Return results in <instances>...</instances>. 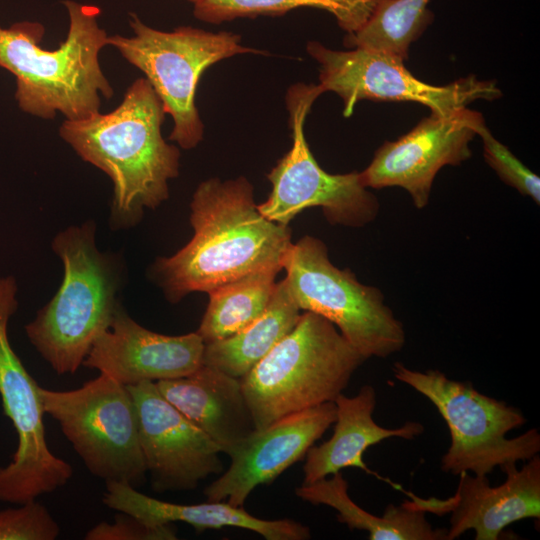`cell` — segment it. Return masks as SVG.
I'll use <instances>...</instances> for the list:
<instances>
[{
  "mask_svg": "<svg viewBox=\"0 0 540 540\" xmlns=\"http://www.w3.org/2000/svg\"><path fill=\"white\" fill-rule=\"evenodd\" d=\"M69 27L53 50L41 47L45 28L32 21L0 26V67L15 76V99L23 112L41 119L79 120L100 112L102 98L113 94L99 55L108 46L100 27L101 10L94 5L64 0Z\"/></svg>",
  "mask_w": 540,
  "mask_h": 540,
  "instance_id": "3",
  "label": "cell"
},
{
  "mask_svg": "<svg viewBox=\"0 0 540 540\" xmlns=\"http://www.w3.org/2000/svg\"><path fill=\"white\" fill-rule=\"evenodd\" d=\"M134 400L141 450L156 492L195 489L221 473L219 447L159 392L156 383L127 386Z\"/></svg>",
  "mask_w": 540,
  "mask_h": 540,
  "instance_id": "14",
  "label": "cell"
},
{
  "mask_svg": "<svg viewBox=\"0 0 540 540\" xmlns=\"http://www.w3.org/2000/svg\"><path fill=\"white\" fill-rule=\"evenodd\" d=\"M204 347L197 332L169 336L150 331L119 304L110 327L94 342L82 365L132 386L192 374L203 365Z\"/></svg>",
  "mask_w": 540,
  "mask_h": 540,
  "instance_id": "17",
  "label": "cell"
},
{
  "mask_svg": "<svg viewBox=\"0 0 540 540\" xmlns=\"http://www.w3.org/2000/svg\"><path fill=\"white\" fill-rule=\"evenodd\" d=\"M166 113L150 83L138 78L108 113L64 120L60 137L85 162L112 181L111 223L136 224L145 208L169 197V181L179 175L180 151L162 136Z\"/></svg>",
  "mask_w": 540,
  "mask_h": 540,
  "instance_id": "2",
  "label": "cell"
},
{
  "mask_svg": "<svg viewBox=\"0 0 540 540\" xmlns=\"http://www.w3.org/2000/svg\"><path fill=\"white\" fill-rule=\"evenodd\" d=\"M365 360L332 322L304 311L292 331L240 379L255 429L334 402Z\"/></svg>",
  "mask_w": 540,
  "mask_h": 540,
  "instance_id": "5",
  "label": "cell"
},
{
  "mask_svg": "<svg viewBox=\"0 0 540 540\" xmlns=\"http://www.w3.org/2000/svg\"><path fill=\"white\" fill-rule=\"evenodd\" d=\"M161 395L228 454L255 430L241 380L208 365L155 382Z\"/></svg>",
  "mask_w": 540,
  "mask_h": 540,
  "instance_id": "18",
  "label": "cell"
},
{
  "mask_svg": "<svg viewBox=\"0 0 540 540\" xmlns=\"http://www.w3.org/2000/svg\"><path fill=\"white\" fill-rule=\"evenodd\" d=\"M188 1H190V2H192V3H195V2L198 1V0H188Z\"/></svg>",
  "mask_w": 540,
  "mask_h": 540,
  "instance_id": "29",
  "label": "cell"
},
{
  "mask_svg": "<svg viewBox=\"0 0 540 540\" xmlns=\"http://www.w3.org/2000/svg\"><path fill=\"white\" fill-rule=\"evenodd\" d=\"M283 269L300 310L332 322L366 359L387 358L404 347V326L381 290L359 282L351 270L333 265L319 238L307 235L292 243Z\"/></svg>",
  "mask_w": 540,
  "mask_h": 540,
  "instance_id": "8",
  "label": "cell"
},
{
  "mask_svg": "<svg viewBox=\"0 0 540 540\" xmlns=\"http://www.w3.org/2000/svg\"><path fill=\"white\" fill-rule=\"evenodd\" d=\"M378 0H198L193 3L194 16L207 23L220 24L236 18L261 15L278 16L302 7L331 13L346 34L360 29L371 15Z\"/></svg>",
  "mask_w": 540,
  "mask_h": 540,
  "instance_id": "25",
  "label": "cell"
},
{
  "mask_svg": "<svg viewBox=\"0 0 540 540\" xmlns=\"http://www.w3.org/2000/svg\"><path fill=\"white\" fill-rule=\"evenodd\" d=\"M506 480L491 486L487 476L462 472L453 496L447 499H423L410 494V502L425 513H450L447 540L458 539L469 530L475 540H498L510 524L540 519V457L535 455L520 468L511 465L502 470Z\"/></svg>",
  "mask_w": 540,
  "mask_h": 540,
  "instance_id": "16",
  "label": "cell"
},
{
  "mask_svg": "<svg viewBox=\"0 0 540 540\" xmlns=\"http://www.w3.org/2000/svg\"><path fill=\"white\" fill-rule=\"evenodd\" d=\"M324 93L319 85L298 83L286 94L292 146L267 174L272 185L260 213L288 225L307 208L320 207L328 223L359 228L378 215L379 201L365 187L359 172L330 174L315 160L304 133V123L314 101Z\"/></svg>",
  "mask_w": 540,
  "mask_h": 540,
  "instance_id": "10",
  "label": "cell"
},
{
  "mask_svg": "<svg viewBox=\"0 0 540 540\" xmlns=\"http://www.w3.org/2000/svg\"><path fill=\"white\" fill-rule=\"evenodd\" d=\"M335 419V403L327 402L255 429L227 454L230 466L205 488L207 500L227 499L243 507L257 486L271 483L301 460Z\"/></svg>",
  "mask_w": 540,
  "mask_h": 540,
  "instance_id": "15",
  "label": "cell"
},
{
  "mask_svg": "<svg viewBox=\"0 0 540 540\" xmlns=\"http://www.w3.org/2000/svg\"><path fill=\"white\" fill-rule=\"evenodd\" d=\"M308 54L319 64V86L336 93L343 101V115L350 117L363 100L416 102L432 113L448 114L476 100H496L502 96L494 81L470 75L437 86L416 78L404 61L362 48L333 50L319 42L307 44Z\"/></svg>",
  "mask_w": 540,
  "mask_h": 540,
  "instance_id": "12",
  "label": "cell"
},
{
  "mask_svg": "<svg viewBox=\"0 0 540 540\" xmlns=\"http://www.w3.org/2000/svg\"><path fill=\"white\" fill-rule=\"evenodd\" d=\"M95 230V223L88 221L54 237L52 250L62 261L63 280L25 326L30 343L59 375L79 369L119 305L120 266L97 248Z\"/></svg>",
  "mask_w": 540,
  "mask_h": 540,
  "instance_id": "4",
  "label": "cell"
},
{
  "mask_svg": "<svg viewBox=\"0 0 540 540\" xmlns=\"http://www.w3.org/2000/svg\"><path fill=\"white\" fill-rule=\"evenodd\" d=\"M85 540H173L177 539L176 530L170 524L151 526L141 519L119 512L114 522L102 521L85 534Z\"/></svg>",
  "mask_w": 540,
  "mask_h": 540,
  "instance_id": "28",
  "label": "cell"
},
{
  "mask_svg": "<svg viewBox=\"0 0 540 540\" xmlns=\"http://www.w3.org/2000/svg\"><path fill=\"white\" fill-rule=\"evenodd\" d=\"M257 205L243 176L198 185L190 203L192 239L172 256L159 257L150 271L169 302L251 273L283 269L291 230L265 218Z\"/></svg>",
  "mask_w": 540,
  "mask_h": 540,
  "instance_id": "1",
  "label": "cell"
},
{
  "mask_svg": "<svg viewBox=\"0 0 540 540\" xmlns=\"http://www.w3.org/2000/svg\"><path fill=\"white\" fill-rule=\"evenodd\" d=\"M132 35H108V45L139 69L173 120L169 140L190 150L203 139L204 125L195 104L197 86L211 65L239 54H261L243 46L238 34L180 26L161 31L129 14Z\"/></svg>",
  "mask_w": 540,
  "mask_h": 540,
  "instance_id": "7",
  "label": "cell"
},
{
  "mask_svg": "<svg viewBox=\"0 0 540 540\" xmlns=\"http://www.w3.org/2000/svg\"><path fill=\"white\" fill-rule=\"evenodd\" d=\"M310 484L297 487L295 494L312 505H326L338 512L337 519L350 530L368 532L370 540H447V529L434 528L426 513L410 500L389 504L382 516L362 509L348 494V482L337 472Z\"/></svg>",
  "mask_w": 540,
  "mask_h": 540,
  "instance_id": "21",
  "label": "cell"
},
{
  "mask_svg": "<svg viewBox=\"0 0 540 540\" xmlns=\"http://www.w3.org/2000/svg\"><path fill=\"white\" fill-rule=\"evenodd\" d=\"M40 397L45 414L58 422L92 475L133 487L145 481L138 416L127 386L100 373L73 390L40 386Z\"/></svg>",
  "mask_w": 540,
  "mask_h": 540,
  "instance_id": "9",
  "label": "cell"
},
{
  "mask_svg": "<svg viewBox=\"0 0 540 540\" xmlns=\"http://www.w3.org/2000/svg\"><path fill=\"white\" fill-rule=\"evenodd\" d=\"M16 294L14 277L0 275V397L18 436L11 462L0 466V501L22 504L64 486L73 470L49 449L40 386L8 338L9 320L18 307Z\"/></svg>",
  "mask_w": 540,
  "mask_h": 540,
  "instance_id": "11",
  "label": "cell"
},
{
  "mask_svg": "<svg viewBox=\"0 0 540 540\" xmlns=\"http://www.w3.org/2000/svg\"><path fill=\"white\" fill-rule=\"evenodd\" d=\"M103 503L116 512L131 514L148 525L162 526L184 522L196 531L237 527L260 534L267 540H306L311 538L308 526L291 519L267 520L255 517L243 507L223 501L200 504H177L162 501L139 492L124 482L109 481Z\"/></svg>",
  "mask_w": 540,
  "mask_h": 540,
  "instance_id": "19",
  "label": "cell"
},
{
  "mask_svg": "<svg viewBox=\"0 0 540 540\" xmlns=\"http://www.w3.org/2000/svg\"><path fill=\"white\" fill-rule=\"evenodd\" d=\"M300 311L286 280H281L257 320L228 338L205 344L203 364L241 379L292 331Z\"/></svg>",
  "mask_w": 540,
  "mask_h": 540,
  "instance_id": "22",
  "label": "cell"
},
{
  "mask_svg": "<svg viewBox=\"0 0 540 540\" xmlns=\"http://www.w3.org/2000/svg\"><path fill=\"white\" fill-rule=\"evenodd\" d=\"M60 527L36 499L0 511V540H54Z\"/></svg>",
  "mask_w": 540,
  "mask_h": 540,
  "instance_id": "27",
  "label": "cell"
},
{
  "mask_svg": "<svg viewBox=\"0 0 540 540\" xmlns=\"http://www.w3.org/2000/svg\"><path fill=\"white\" fill-rule=\"evenodd\" d=\"M334 403V432L330 439L308 450L303 484L316 482L348 467L372 473L363 461V454L370 446L393 437L413 440L425 430L417 421H408L396 428L378 425L373 419L377 393L370 384L363 385L353 397L339 394Z\"/></svg>",
  "mask_w": 540,
  "mask_h": 540,
  "instance_id": "20",
  "label": "cell"
},
{
  "mask_svg": "<svg viewBox=\"0 0 540 540\" xmlns=\"http://www.w3.org/2000/svg\"><path fill=\"white\" fill-rule=\"evenodd\" d=\"M392 372L425 396L446 422L451 444L440 460L443 472L488 476L496 467L503 470L539 454L537 428L506 437L526 422L519 408L480 393L470 382L449 379L439 370L418 371L396 362Z\"/></svg>",
  "mask_w": 540,
  "mask_h": 540,
  "instance_id": "6",
  "label": "cell"
},
{
  "mask_svg": "<svg viewBox=\"0 0 540 540\" xmlns=\"http://www.w3.org/2000/svg\"><path fill=\"white\" fill-rule=\"evenodd\" d=\"M485 121L463 108L432 113L395 141H386L360 173L367 188L401 187L417 209L427 206L435 176L444 166H458L471 155L470 142Z\"/></svg>",
  "mask_w": 540,
  "mask_h": 540,
  "instance_id": "13",
  "label": "cell"
},
{
  "mask_svg": "<svg viewBox=\"0 0 540 540\" xmlns=\"http://www.w3.org/2000/svg\"><path fill=\"white\" fill-rule=\"evenodd\" d=\"M477 135L482 138L484 158L487 164L500 179L539 205V176L525 166L504 144L499 142L487 128L485 122L479 126Z\"/></svg>",
  "mask_w": 540,
  "mask_h": 540,
  "instance_id": "26",
  "label": "cell"
},
{
  "mask_svg": "<svg viewBox=\"0 0 540 540\" xmlns=\"http://www.w3.org/2000/svg\"><path fill=\"white\" fill-rule=\"evenodd\" d=\"M278 273H251L209 292V303L196 331L204 343L228 338L257 320L270 303Z\"/></svg>",
  "mask_w": 540,
  "mask_h": 540,
  "instance_id": "23",
  "label": "cell"
},
{
  "mask_svg": "<svg viewBox=\"0 0 540 540\" xmlns=\"http://www.w3.org/2000/svg\"><path fill=\"white\" fill-rule=\"evenodd\" d=\"M429 0H378L357 31L346 34L345 46L398 58H408L409 47L433 21Z\"/></svg>",
  "mask_w": 540,
  "mask_h": 540,
  "instance_id": "24",
  "label": "cell"
}]
</instances>
